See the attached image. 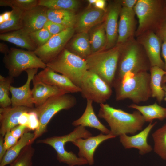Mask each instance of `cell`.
<instances>
[{
    "instance_id": "1",
    "label": "cell",
    "mask_w": 166,
    "mask_h": 166,
    "mask_svg": "<svg viewBox=\"0 0 166 166\" xmlns=\"http://www.w3.org/2000/svg\"><path fill=\"white\" fill-rule=\"evenodd\" d=\"M100 106L98 117L106 121L110 133L116 137L123 134L134 135L143 129L145 122L138 111L129 113L105 103L100 104Z\"/></svg>"
},
{
    "instance_id": "2",
    "label": "cell",
    "mask_w": 166,
    "mask_h": 166,
    "mask_svg": "<svg viewBox=\"0 0 166 166\" xmlns=\"http://www.w3.org/2000/svg\"><path fill=\"white\" fill-rule=\"evenodd\" d=\"M150 79L148 71L128 72L121 80L113 83L116 100L128 99L136 104L148 101L151 97Z\"/></svg>"
},
{
    "instance_id": "3",
    "label": "cell",
    "mask_w": 166,
    "mask_h": 166,
    "mask_svg": "<svg viewBox=\"0 0 166 166\" xmlns=\"http://www.w3.org/2000/svg\"><path fill=\"white\" fill-rule=\"evenodd\" d=\"M120 45V54L113 83L121 80L128 72L136 73L150 70L151 66L145 50L136 39L134 38Z\"/></svg>"
},
{
    "instance_id": "4",
    "label": "cell",
    "mask_w": 166,
    "mask_h": 166,
    "mask_svg": "<svg viewBox=\"0 0 166 166\" xmlns=\"http://www.w3.org/2000/svg\"><path fill=\"white\" fill-rule=\"evenodd\" d=\"M92 136V134L85 127L79 126L67 134L39 140L37 143L46 144L53 148L57 152V159L60 163L65 164L68 166H81L88 164L87 161L77 157L73 152L66 151L65 146L69 142H72L77 139H85Z\"/></svg>"
},
{
    "instance_id": "5",
    "label": "cell",
    "mask_w": 166,
    "mask_h": 166,
    "mask_svg": "<svg viewBox=\"0 0 166 166\" xmlns=\"http://www.w3.org/2000/svg\"><path fill=\"white\" fill-rule=\"evenodd\" d=\"M121 46L92 53L85 60L88 70L95 73L113 87L120 54Z\"/></svg>"
},
{
    "instance_id": "6",
    "label": "cell",
    "mask_w": 166,
    "mask_h": 166,
    "mask_svg": "<svg viewBox=\"0 0 166 166\" xmlns=\"http://www.w3.org/2000/svg\"><path fill=\"white\" fill-rule=\"evenodd\" d=\"M46 64L47 67L65 76L80 87L82 78L88 70L85 59L66 49Z\"/></svg>"
},
{
    "instance_id": "7",
    "label": "cell",
    "mask_w": 166,
    "mask_h": 166,
    "mask_svg": "<svg viewBox=\"0 0 166 166\" xmlns=\"http://www.w3.org/2000/svg\"><path fill=\"white\" fill-rule=\"evenodd\" d=\"M138 19L135 36L152 31L155 33L163 22V10L162 2L158 0H138L134 8Z\"/></svg>"
},
{
    "instance_id": "8",
    "label": "cell",
    "mask_w": 166,
    "mask_h": 166,
    "mask_svg": "<svg viewBox=\"0 0 166 166\" xmlns=\"http://www.w3.org/2000/svg\"><path fill=\"white\" fill-rule=\"evenodd\" d=\"M76 99L73 96L66 93L51 97L42 105L33 108L37 114L39 126L34 133L33 142L47 131V126L52 118L62 110H68L76 104Z\"/></svg>"
},
{
    "instance_id": "9",
    "label": "cell",
    "mask_w": 166,
    "mask_h": 166,
    "mask_svg": "<svg viewBox=\"0 0 166 166\" xmlns=\"http://www.w3.org/2000/svg\"><path fill=\"white\" fill-rule=\"evenodd\" d=\"M3 62L8 71L9 75L13 77L19 76L23 71L32 68L47 67L46 65L34 51L11 48L4 55Z\"/></svg>"
},
{
    "instance_id": "10",
    "label": "cell",
    "mask_w": 166,
    "mask_h": 166,
    "mask_svg": "<svg viewBox=\"0 0 166 166\" xmlns=\"http://www.w3.org/2000/svg\"><path fill=\"white\" fill-rule=\"evenodd\" d=\"M82 97L100 104L105 103L112 94L111 87L95 73L88 70L80 86Z\"/></svg>"
},
{
    "instance_id": "11",
    "label": "cell",
    "mask_w": 166,
    "mask_h": 166,
    "mask_svg": "<svg viewBox=\"0 0 166 166\" xmlns=\"http://www.w3.org/2000/svg\"><path fill=\"white\" fill-rule=\"evenodd\" d=\"M74 27L67 28L61 32L52 35L43 45L38 47L34 51L35 54L46 64L57 56L73 36Z\"/></svg>"
},
{
    "instance_id": "12",
    "label": "cell",
    "mask_w": 166,
    "mask_h": 166,
    "mask_svg": "<svg viewBox=\"0 0 166 166\" xmlns=\"http://www.w3.org/2000/svg\"><path fill=\"white\" fill-rule=\"evenodd\" d=\"M136 40L144 49L150 66H157L164 69V63L160 56L161 39L156 33L147 31L137 37Z\"/></svg>"
},
{
    "instance_id": "13",
    "label": "cell",
    "mask_w": 166,
    "mask_h": 166,
    "mask_svg": "<svg viewBox=\"0 0 166 166\" xmlns=\"http://www.w3.org/2000/svg\"><path fill=\"white\" fill-rule=\"evenodd\" d=\"M133 9L122 7L119 14L116 45H121L134 38L137 30Z\"/></svg>"
},
{
    "instance_id": "14",
    "label": "cell",
    "mask_w": 166,
    "mask_h": 166,
    "mask_svg": "<svg viewBox=\"0 0 166 166\" xmlns=\"http://www.w3.org/2000/svg\"><path fill=\"white\" fill-rule=\"evenodd\" d=\"M116 137L110 132L107 134L102 133L95 136L77 139L72 143L79 150L78 156L85 159L89 165L94 163V155L98 146L104 141Z\"/></svg>"
},
{
    "instance_id": "15",
    "label": "cell",
    "mask_w": 166,
    "mask_h": 166,
    "mask_svg": "<svg viewBox=\"0 0 166 166\" xmlns=\"http://www.w3.org/2000/svg\"><path fill=\"white\" fill-rule=\"evenodd\" d=\"M38 69L32 68L25 71L27 74V78L26 82L22 86L19 87H15L11 85L10 86L12 107L24 106L34 108V104L30 85L34 76L37 74Z\"/></svg>"
},
{
    "instance_id": "16",
    "label": "cell",
    "mask_w": 166,
    "mask_h": 166,
    "mask_svg": "<svg viewBox=\"0 0 166 166\" xmlns=\"http://www.w3.org/2000/svg\"><path fill=\"white\" fill-rule=\"evenodd\" d=\"M157 123H149L148 125L139 133L128 136L123 134L119 136L120 142L125 149L135 148L139 151L140 155H144L151 152L153 149L148 142V138L152 129Z\"/></svg>"
},
{
    "instance_id": "17",
    "label": "cell",
    "mask_w": 166,
    "mask_h": 166,
    "mask_svg": "<svg viewBox=\"0 0 166 166\" xmlns=\"http://www.w3.org/2000/svg\"><path fill=\"white\" fill-rule=\"evenodd\" d=\"M121 7L119 1H115L109 5L106 13L104 23L107 37L105 50L114 47L117 44L118 36V20Z\"/></svg>"
},
{
    "instance_id": "18",
    "label": "cell",
    "mask_w": 166,
    "mask_h": 166,
    "mask_svg": "<svg viewBox=\"0 0 166 166\" xmlns=\"http://www.w3.org/2000/svg\"><path fill=\"white\" fill-rule=\"evenodd\" d=\"M37 75L45 84L56 87L68 93L81 92V88L75 84L70 79L64 75L57 73L48 67Z\"/></svg>"
},
{
    "instance_id": "19",
    "label": "cell",
    "mask_w": 166,
    "mask_h": 166,
    "mask_svg": "<svg viewBox=\"0 0 166 166\" xmlns=\"http://www.w3.org/2000/svg\"><path fill=\"white\" fill-rule=\"evenodd\" d=\"M48 9L45 6L38 5L30 10L23 11L22 28L30 33L43 28L48 20Z\"/></svg>"
},
{
    "instance_id": "20",
    "label": "cell",
    "mask_w": 166,
    "mask_h": 166,
    "mask_svg": "<svg viewBox=\"0 0 166 166\" xmlns=\"http://www.w3.org/2000/svg\"><path fill=\"white\" fill-rule=\"evenodd\" d=\"M32 81V93L35 107L42 105L51 97L68 93L66 91L44 83L37 74L34 76Z\"/></svg>"
},
{
    "instance_id": "21",
    "label": "cell",
    "mask_w": 166,
    "mask_h": 166,
    "mask_svg": "<svg viewBox=\"0 0 166 166\" xmlns=\"http://www.w3.org/2000/svg\"><path fill=\"white\" fill-rule=\"evenodd\" d=\"M33 108L24 106L9 107L0 108V134L4 136L6 133L19 125L18 119L25 112H30Z\"/></svg>"
},
{
    "instance_id": "22",
    "label": "cell",
    "mask_w": 166,
    "mask_h": 166,
    "mask_svg": "<svg viewBox=\"0 0 166 166\" xmlns=\"http://www.w3.org/2000/svg\"><path fill=\"white\" fill-rule=\"evenodd\" d=\"M93 102L91 100H87L86 106L84 112L80 117L72 123V125L76 127H88L96 129L103 134H109L110 130L99 121L95 114L92 105Z\"/></svg>"
},
{
    "instance_id": "23",
    "label": "cell",
    "mask_w": 166,
    "mask_h": 166,
    "mask_svg": "<svg viewBox=\"0 0 166 166\" xmlns=\"http://www.w3.org/2000/svg\"><path fill=\"white\" fill-rule=\"evenodd\" d=\"M106 11L97 8L88 10L79 18L76 24V29L80 33L87 32L91 28L101 22L105 18Z\"/></svg>"
},
{
    "instance_id": "24",
    "label": "cell",
    "mask_w": 166,
    "mask_h": 166,
    "mask_svg": "<svg viewBox=\"0 0 166 166\" xmlns=\"http://www.w3.org/2000/svg\"><path fill=\"white\" fill-rule=\"evenodd\" d=\"M29 33L23 29L0 34V39L13 43L17 46L34 51L37 48L31 39Z\"/></svg>"
},
{
    "instance_id": "25",
    "label": "cell",
    "mask_w": 166,
    "mask_h": 166,
    "mask_svg": "<svg viewBox=\"0 0 166 166\" xmlns=\"http://www.w3.org/2000/svg\"><path fill=\"white\" fill-rule=\"evenodd\" d=\"M128 107L139 112L145 122H152L154 119L162 121L166 119V108L159 105L156 102L146 105H139L133 103Z\"/></svg>"
},
{
    "instance_id": "26",
    "label": "cell",
    "mask_w": 166,
    "mask_h": 166,
    "mask_svg": "<svg viewBox=\"0 0 166 166\" xmlns=\"http://www.w3.org/2000/svg\"><path fill=\"white\" fill-rule=\"evenodd\" d=\"M34 133L27 132L19 139L17 143L6 151V153L0 161V166L10 164L19 155L26 146L33 142Z\"/></svg>"
},
{
    "instance_id": "27",
    "label": "cell",
    "mask_w": 166,
    "mask_h": 166,
    "mask_svg": "<svg viewBox=\"0 0 166 166\" xmlns=\"http://www.w3.org/2000/svg\"><path fill=\"white\" fill-rule=\"evenodd\" d=\"M150 88L151 97L156 98L160 104L165 97V92L162 87L163 77L166 75V71L157 66H151L150 69Z\"/></svg>"
},
{
    "instance_id": "28",
    "label": "cell",
    "mask_w": 166,
    "mask_h": 166,
    "mask_svg": "<svg viewBox=\"0 0 166 166\" xmlns=\"http://www.w3.org/2000/svg\"><path fill=\"white\" fill-rule=\"evenodd\" d=\"M48 20L67 28L74 27L77 19L73 11L65 10L48 9Z\"/></svg>"
},
{
    "instance_id": "29",
    "label": "cell",
    "mask_w": 166,
    "mask_h": 166,
    "mask_svg": "<svg viewBox=\"0 0 166 166\" xmlns=\"http://www.w3.org/2000/svg\"><path fill=\"white\" fill-rule=\"evenodd\" d=\"M71 47L82 58L83 57L85 58L90 55L92 52L87 32L80 33L72 42Z\"/></svg>"
},
{
    "instance_id": "30",
    "label": "cell",
    "mask_w": 166,
    "mask_h": 166,
    "mask_svg": "<svg viewBox=\"0 0 166 166\" xmlns=\"http://www.w3.org/2000/svg\"><path fill=\"white\" fill-rule=\"evenodd\" d=\"M154 152L163 160H166V123L152 134Z\"/></svg>"
},
{
    "instance_id": "31",
    "label": "cell",
    "mask_w": 166,
    "mask_h": 166,
    "mask_svg": "<svg viewBox=\"0 0 166 166\" xmlns=\"http://www.w3.org/2000/svg\"><path fill=\"white\" fill-rule=\"evenodd\" d=\"M11 8L12 14L10 20L0 24V34L15 31L22 28L23 11L16 7Z\"/></svg>"
},
{
    "instance_id": "32",
    "label": "cell",
    "mask_w": 166,
    "mask_h": 166,
    "mask_svg": "<svg viewBox=\"0 0 166 166\" xmlns=\"http://www.w3.org/2000/svg\"><path fill=\"white\" fill-rule=\"evenodd\" d=\"M89 39L92 53L101 51L104 48H105L107 37L104 23L93 30Z\"/></svg>"
},
{
    "instance_id": "33",
    "label": "cell",
    "mask_w": 166,
    "mask_h": 166,
    "mask_svg": "<svg viewBox=\"0 0 166 166\" xmlns=\"http://www.w3.org/2000/svg\"><path fill=\"white\" fill-rule=\"evenodd\" d=\"M79 5L76 0H38V5L50 10H65L73 11Z\"/></svg>"
},
{
    "instance_id": "34",
    "label": "cell",
    "mask_w": 166,
    "mask_h": 166,
    "mask_svg": "<svg viewBox=\"0 0 166 166\" xmlns=\"http://www.w3.org/2000/svg\"><path fill=\"white\" fill-rule=\"evenodd\" d=\"M14 81V77L8 76L0 75V106L6 108L11 105V98L9 97L10 87Z\"/></svg>"
},
{
    "instance_id": "35",
    "label": "cell",
    "mask_w": 166,
    "mask_h": 166,
    "mask_svg": "<svg viewBox=\"0 0 166 166\" xmlns=\"http://www.w3.org/2000/svg\"><path fill=\"white\" fill-rule=\"evenodd\" d=\"M30 144L25 147L10 166H32V159L35 150Z\"/></svg>"
},
{
    "instance_id": "36",
    "label": "cell",
    "mask_w": 166,
    "mask_h": 166,
    "mask_svg": "<svg viewBox=\"0 0 166 166\" xmlns=\"http://www.w3.org/2000/svg\"><path fill=\"white\" fill-rule=\"evenodd\" d=\"M30 35L37 48L44 45L52 36L44 27L30 33Z\"/></svg>"
},
{
    "instance_id": "37",
    "label": "cell",
    "mask_w": 166,
    "mask_h": 166,
    "mask_svg": "<svg viewBox=\"0 0 166 166\" xmlns=\"http://www.w3.org/2000/svg\"><path fill=\"white\" fill-rule=\"evenodd\" d=\"M38 0H9L10 6L16 7L24 11L38 6Z\"/></svg>"
},
{
    "instance_id": "38",
    "label": "cell",
    "mask_w": 166,
    "mask_h": 166,
    "mask_svg": "<svg viewBox=\"0 0 166 166\" xmlns=\"http://www.w3.org/2000/svg\"><path fill=\"white\" fill-rule=\"evenodd\" d=\"M52 35L58 34L67 28L66 26L48 20L44 27Z\"/></svg>"
},
{
    "instance_id": "39",
    "label": "cell",
    "mask_w": 166,
    "mask_h": 166,
    "mask_svg": "<svg viewBox=\"0 0 166 166\" xmlns=\"http://www.w3.org/2000/svg\"><path fill=\"white\" fill-rule=\"evenodd\" d=\"M29 121L27 128L29 130H35L39 126L40 123L38 117L33 109L29 112Z\"/></svg>"
},
{
    "instance_id": "40",
    "label": "cell",
    "mask_w": 166,
    "mask_h": 166,
    "mask_svg": "<svg viewBox=\"0 0 166 166\" xmlns=\"http://www.w3.org/2000/svg\"><path fill=\"white\" fill-rule=\"evenodd\" d=\"M4 136V144L6 151L16 144L18 140L12 135L10 131L7 132Z\"/></svg>"
},
{
    "instance_id": "41",
    "label": "cell",
    "mask_w": 166,
    "mask_h": 166,
    "mask_svg": "<svg viewBox=\"0 0 166 166\" xmlns=\"http://www.w3.org/2000/svg\"><path fill=\"white\" fill-rule=\"evenodd\" d=\"M28 130L27 127L19 124L13 128L10 132L14 137L19 139Z\"/></svg>"
},
{
    "instance_id": "42",
    "label": "cell",
    "mask_w": 166,
    "mask_h": 166,
    "mask_svg": "<svg viewBox=\"0 0 166 166\" xmlns=\"http://www.w3.org/2000/svg\"><path fill=\"white\" fill-rule=\"evenodd\" d=\"M156 34L163 41H166V19L162 23Z\"/></svg>"
},
{
    "instance_id": "43",
    "label": "cell",
    "mask_w": 166,
    "mask_h": 166,
    "mask_svg": "<svg viewBox=\"0 0 166 166\" xmlns=\"http://www.w3.org/2000/svg\"><path fill=\"white\" fill-rule=\"evenodd\" d=\"M29 112H25L21 115L18 119L19 125L25 126L27 127L29 121Z\"/></svg>"
},
{
    "instance_id": "44",
    "label": "cell",
    "mask_w": 166,
    "mask_h": 166,
    "mask_svg": "<svg viewBox=\"0 0 166 166\" xmlns=\"http://www.w3.org/2000/svg\"><path fill=\"white\" fill-rule=\"evenodd\" d=\"M138 0H123L119 1L122 7L129 9H133Z\"/></svg>"
},
{
    "instance_id": "45",
    "label": "cell",
    "mask_w": 166,
    "mask_h": 166,
    "mask_svg": "<svg viewBox=\"0 0 166 166\" xmlns=\"http://www.w3.org/2000/svg\"><path fill=\"white\" fill-rule=\"evenodd\" d=\"M4 137L1 135L0 137V161L2 160L6 152L4 144Z\"/></svg>"
},
{
    "instance_id": "46",
    "label": "cell",
    "mask_w": 166,
    "mask_h": 166,
    "mask_svg": "<svg viewBox=\"0 0 166 166\" xmlns=\"http://www.w3.org/2000/svg\"><path fill=\"white\" fill-rule=\"evenodd\" d=\"M106 4V1L104 0H97L94 5L96 8L105 10Z\"/></svg>"
},
{
    "instance_id": "47",
    "label": "cell",
    "mask_w": 166,
    "mask_h": 166,
    "mask_svg": "<svg viewBox=\"0 0 166 166\" xmlns=\"http://www.w3.org/2000/svg\"><path fill=\"white\" fill-rule=\"evenodd\" d=\"M162 48V55L163 58L164 59V70L166 71V41H163L161 46Z\"/></svg>"
},
{
    "instance_id": "48",
    "label": "cell",
    "mask_w": 166,
    "mask_h": 166,
    "mask_svg": "<svg viewBox=\"0 0 166 166\" xmlns=\"http://www.w3.org/2000/svg\"><path fill=\"white\" fill-rule=\"evenodd\" d=\"M10 50V49L8 47L6 44L2 42L0 43V51L1 53L5 55L9 52Z\"/></svg>"
},
{
    "instance_id": "49",
    "label": "cell",
    "mask_w": 166,
    "mask_h": 166,
    "mask_svg": "<svg viewBox=\"0 0 166 166\" xmlns=\"http://www.w3.org/2000/svg\"><path fill=\"white\" fill-rule=\"evenodd\" d=\"M12 14V11H7L2 14L3 17L5 22L10 20Z\"/></svg>"
},
{
    "instance_id": "50",
    "label": "cell",
    "mask_w": 166,
    "mask_h": 166,
    "mask_svg": "<svg viewBox=\"0 0 166 166\" xmlns=\"http://www.w3.org/2000/svg\"><path fill=\"white\" fill-rule=\"evenodd\" d=\"M162 89L165 92V97L164 99L166 101V84H162Z\"/></svg>"
},
{
    "instance_id": "51",
    "label": "cell",
    "mask_w": 166,
    "mask_h": 166,
    "mask_svg": "<svg viewBox=\"0 0 166 166\" xmlns=\"http://www.w3.org/2000/svg\"><path fill=\"white\" fill-rule=\"evenodd\" d=\"M5 22L3 15L2 14L0 15V24H1Z\"/></svg>"
},
{
    "instance_id": "52",
    "label": "cell",
    "mask_w": 166,
    "mask_h": 166,
    "mask_svg": "<svg viewBox=\"0 0 166 166\" xmlns=\"http://www.w3.org/2000/svg\"><path fill=\"white\" fill-rule=\"evenodd\" d=\"M166 84V75H164L162 78V84Z\"/></svg>"
},
{
    "instance_id": "53",
    "label": "cell",
    "mask_w": 166,
    "mask_h": 166,
    "mask_svg": "<svg viewBox=\"0 0 166 166\" xmlns=\"http://www.w3.org/2000/svg\"><path fill=\"white\" fill-rule=\"evenodd\" d=\"M97 0H89L88 1L89 4H94Z\"/></svg>"
},
{
    "instance_id": "54",
    "label": "cell",
    "mask_w": 166,
    "mask_h": 166,
    "mask_svg": "<svg viewBox=\"0 0 166 166\" xmlns=\"http://www.w3.org/2000/svg\"><path fill=\"white\" fill-rule=\"evenodd\" d=\"M165 4H166V0L165 1Z\"/></svg>"
}]
</instances>
